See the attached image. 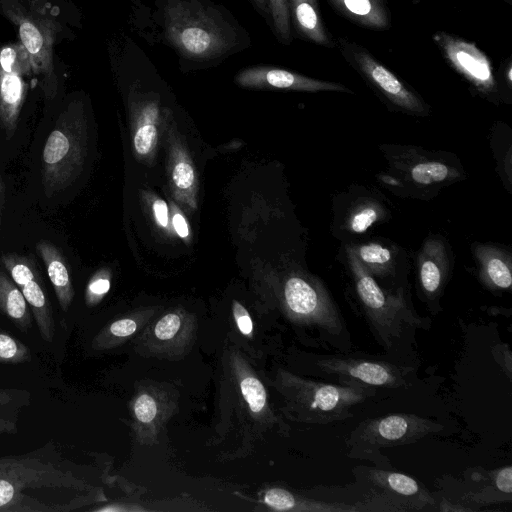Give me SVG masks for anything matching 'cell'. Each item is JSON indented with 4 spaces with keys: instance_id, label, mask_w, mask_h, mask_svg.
<instances>
[{
    "instance_id": "1",
    "label": "cell",
    "mask_w": 512,
    "mask_h": 512,
    "mask_svg": "<svg viewBox=\"0 0 512 512\" xmlns=\"http://www.w3.org/2000/svg\"><path fill=\"white\" fill-rule=\"evenodd\" d=\"M166 39L195 61H209L234 51L236 29L219 11L196 0H168L164 7Z\"/></svg>"
},
{
    "instance_id": "2",
    "label": "cell",
    "mask_w": 512,
    "mask_h": 512,
    "mask_svg": "<svg viewBox=\"0 0 512 512\" xmlns=\"http://www.w3.org/2000/svg\"><path fill=\"white\" fill-rule=\"evenodd\" d=\"M86 136L82 106L71 103L60 114L43 148L42 183L47 196L68 187L81 171Z\"/></svg>"
},
{
    "instance_id": "3",
    "label": "cell",
    "mask_w": 512,
    "mask_h": 512,
    "mask_svg": "<svg viewBox=\"0 0 512 512\" xmlns=\"http://www.w3.org/2000/svg\"><path fill=\"white\" fill-rule=\"evenodd\" d=\"M349 264L357 296L381 345L392 348L407 328L425 327L424 319L415 313L403 295L383 290L351 251Z\"/></svg>"
},
{
    "instance_id": "4",
    "label": "cell",
    "mask_w": 512,
    "mask_h": 512,
    "mask_svg": "<svg viewBox=\"0 0 512 512\" xmlns=\"http://www.w3.org/2000/svg\"><path fill=\"white\" fill-rule=\"evenodd\" d=\"M0 10L16 27L19 42L29 56L33 74L38 77L45 98L53 99L57 93L53 52L55 22L22 0H0Z\"/></svg>"
},
{
    "instance_id": "5",
    "label": "cell",
    "mask_w": 512,
    "mask_h": 512,
    "mask_svg": "<svg viewBox=\"0 0 512 512\" xmlns=\"http://www.w3.org/2000/svg\"><path fill=\"white\" fill-rule=\"evenodd\" d=\"M441 423L407 413L366 419L352 431L347 445L352 458L376 462L380 449L409 444L443 430Z\"/></svg>"
},
{
    "instance_id": "6",
    "label": "cell",
    "mask_w": 512,
    "mask_h": 512,
    "mask_svg": "<svg viewBox=\"0 0 512 512\" xmlns=\"http://www.w3.org/2000/svg\"><path fill=\"white\" fill-rule=\"evenodd\" d=\"M284 300L292 315L320 330L325 340L348 338L337 306L317 281L291 276L284 285Z\"/></svg>"
},
{
    "instance_id": "7",
    "label": "cell",
    "mask_w": 512,
    "mask_h": 512,
    "mask_svg": "<svg viewBox=\"0 0 512 512\" xmlns=\"http://www.w3.org/2000/svg\"><path fill=\"white\" fill-rule=\"evenodd\" d=\"M338 47L350 65L386 100L412 114L426 113L420 97L365 48L343 38L338 39Z\"/></svg>"
},
{
    "instance_id": "8",
    "label": "cell",
    "mask_w": 512,
    "mask_h": 512,
    "mask_svg": "<svg viewBox=\"0 0 512 512\" xmlns=\"http://www.w3.org/2000/svg\"><path fill=\"white\" fill-rule=\"evenodd\" d=\"M31 73L29 56L20 42L0 48V125L7 136L17 128Z\"/></svg>"
},
{
    "instance_id": "9",
    "label": "cell",
    "mask_w": 512,
    "mask_h": 512,
    "mask_svg": "<svg viewBox=\"0 0 512 512\" xmlns=\"http://www.w3.org/2000/svg\"><path fill=\"white\" fill-rule=\"evenodd\" d=\"M317 365L324 374L338 377L344 384L385 388L407 385L409 369L386 361L324 355Z\"/></svg>"
},
{
    "instance_id": "10",
    "label": "cell",
    "mask_w": 512,
    "mask_h": 512,
    "mask_svg": "<svg viewBox=\"0 0 512 512\" xmlns=\"http://www.w3.org/2000/svg\"><path fill=\"white\" fill-rule=\"evenodd\" d=\"M433 39L449 65L476 89L484 94L496 90L490 61L475 44L445 32H438Z\"/></svg>"
},
{
    "instance_id": "11",
    "label": "cell",
    "mask_w": 512,
    "mask_h": 512,
    "mask_svg": "<svg viewBox=\"0 0 512 512\" xmlns=\"http://www.w3.org/2000/svg\"><path fill=\"white\" fill-rule=\"evenodd\" d=\"M366 474L376 495L383 498L392 511L429 510L435 506L429 491L406 474L377 468H368Z\"/></svg>"
},
{
    "instance_id": "12",
    "label": "cell",
    "mask_w": 512,
    "mask_h": 512,
    "mask_svg": "<svg viewBox=\"0 0 512 512\" xmlns=\"http://www.w3.org/2000/svg\"><path fill=\"white\" fill-rule=\"evenodd\" d=\"M234 80L242 87L253 89H283L307 92L341 91L351 93V90L341 84L313 79L271 66L248 67L241 70Z\"/></svg>"
},
{
    "instance_id": "13",
    "label": "cell",
    "mask_w": 512,
    "mask_h": 512,
    "mask_svg": "<svg viewBox=\"0 0 512 512\" xmlns=\"http://www.w3.org/2000/svg\"><path fill=\"white\" fill-rule=\"evenodd\" d=\"M36 250L46 267L60 306L66 311L74 296L66 259L61 251L47 240L37 242Z\"/></svg>"
},
{
    "instance_id": "14",
    "label": "cell",
    "mask_w": 512,
    "mask_h": 512,
    "mask_svg": "<svg viewBox=\"0 0 512 512\" xmlns=\"http://www.w3.org/2000/svg\"><path fill=\"white\" fill-rule=\"evenodd\" d=\"M340 13L359 25L385 29L390 25V13L385 0H328Z\"/></svg>"
},
{
    "instance_id": "15",
    "label": "cell",
    "mask_w": 512,
    "mask_h": 512,
    "mask_svg": "<svg viewBox=\"0 0 512 512\" xmlns=\"http://www.w3.org/2000/svg\"><path fill=\"white\" fill-rule=\"evenodd\" d=\"M288 1L290 18H293L295 27L302 36L319 45L333 46L324 28L317 0Z\"/></svg>"
},
{
    "instance_id": "16",
    "label": "cell",
    "mask_w": 512,
    "mask_h": 512,
    "mask_svg": "<svg viewBox=\"0 0 512 512\" xmlns=\"http://www.w3.org/2000/svg\"><path fill=\"white\" fill-rule=\"evenodd\" d=\"M139 123L133 137V145L140 156L149 155L157 142V127L155 120L158 117V106L155 101L139 103Z\"/></svg>"
},
{
    "instance_id": "17",
    "label": "cell",
    "mask_w": 512,
    "mask_h": 512,
    "mask_svg": "<svg viewBox=\"0 0 512 512\" xmlns=\"http://www.w3.org/2000/svg\"><path fill=\"white\" fill-rule=\"evenodd\" d=\"M21 291L32 309L40 333L46 341H52L53 321L49 302L37 280H32Z\"/></svg>"
},
{
    "instance_id": "18",
    "label": "cell",
    "mask_w": 512,
    "mask_h": 512,
    "mask_svg": "<svg viewBox=\"0 0 512 512\" xmlns=\"http://www.w3.org/2000/svg\"><path fill=\"white\" fill-rule=\"evenodd\" d=\"M351 252L371 274L385 276L392 272V251L379 243H366L352 248Z\"/></svg>"
},
{
    "instance_id": "19",
    "label": "cell",
    "mask_w": 512,
    "mask_h": 512,
    "mask_svg": "<svg viewBox=\"0 0 512 512\" xmlns=\"http://www.w3.org/2000/svg\"><path fill=\"white\" fill-rule=\"evenodd\" d=\"M0 309L21 325L29 322L27 301L13 280L0 270Z\"/></svg>"
},
{
    "instance_id": "20",
    "label": "cell",
    "mask_w": 512,
    "mask_h": 512,
    "mask_svg": "<svg viewBox=\"0 0 512 512\" xmlns=\"http://www.w3.org/2000/svg\"><path fill=\"white\" fill-rule=\"evenodd\" d=\"M171 184L178 197H193L196 187L195 170L189 158L183 152H177L171 163Z\"/></svg>"
},
{
    "instance_id": "21",
    "label": "cell",
    "mask_w": 512,
    "mask_h": 512,
    "mask_svg": "<svg viewBox=\"0 0 512 512\" xmlns=\"http://www.w3.org/2000/svg\"><path fill=\"white\" fill-rule=\"evenodd\" d=\"M445 270L437 255L429 252L422 257L419 266V280L423 291L429 298L439 294L443 281Z\"/></svg>"
},
{
    "instance_id": "22",
    "label": "cell",
    "mask_w": 512,
    "mask_h": 512,
    "mask_svg": "<svg viewBox=\"0 0 512 512\" xmlns=\"http://www.w3.org/2000/svg\"><path fill=\"white\" fill-rule=\"evenodd\" d=\"M486 283L495 289L506 290L512 285L510 265L497 254L486 255L482 264Z\"/></svg>"
},
{
    "instance_id": "23",
    "label": "cell",
    "mask_w": 512,
    "mask_h": 512,
    "mask_svg": "<svg viewBox=\"0 0 512 512\" xmlns=\"http://www.w3.org/2000/svg\"><path fill=\"white\" fill-rule=\"evenodd\" d=\"M1 262L20 289L36 279L34 262L27 257L9 253L2 255Z\"/></svg>"
},
{
    "instance_id": "24",
    "label": "cell",
    "mask_w": 512,
    "mask_h": 512,
    "mask_svg": "<svg viewBox=\"0 0 512 512\" xmlns=\"http://www.w3.org/2000/svg\"><path fill=\"white\" fill-rule=\"evenodd\" d=\"M267 8L278 39L284 44H289L291 42L289 1L267 0Z\"/></svg>"
},
{
    "instance_id": "25",
    "label": "cell",
    "mask_w": 512,
    "mask_h": 512,
    "mask_svg": "<svg viewBox=\"0 0 512 512\" xmlns=\"http://www.w3.org/2000/svg\"><path fill=\"white\" fill-rule=\"evenodd\" d=\"M451 169L438 161H426L413 166L410 171L412 180L420 185H432L447 180Z\"/></svg>"
},
{
    "instance_id": "26",
    "label": "cell",
    "mask_w": 512,
    "mask_h": 512,
    "mask_svg": "<svg viewBox=\"0 0 512 512\" xmlns=\"http://www.w3.org/2000/svg\"><path fill=\"white\" fill-rule=\"evenodd\" d=\"M242 395L252 412H260L266 404V391L263 384L254 377H246L240 383Z\"/></svg>"
},
{
    "instance_id": "27",
    "label": "cell",
    "mask_w": 512,
    "mask_h": 512,
    "mask_svg": "<svg viewBox=\"0 0 512 512\" xmlns=\"http://www.w3.org/2000/svg\"><path fill=\"white\" fill-rule=\"evenodd\" d=\"M380 213L375 205H365L357 208L348 221L350 231L356 234L365 232L379 219Z\"/></svg>"
},
{
    "instance_id": "28",
    "label": "cell",
    "mask_w": 512,
    "mask_h": 512,
    "mask_svg": "<svg viewBox=\"0 0 512 512\" xmlns=\"http://www.w3.org/2000/svg\"><path fill=\"white\" fill-rule=\"evenodd\" d=\"M265 503L275 510H292L299 506L308 510L305 505L298 503L296 497L289 491L281 488L269 489L264 496Z\"/></svg>"
},
{
    "instance_id": "29",
    "label": "cell",
    "mask_w": 512,
    "mask_h": 512,
    "mask_svg": "<svg viewBox=\"0 0 512 512\" xmlns=\"http://www.w3.org/2000/svg\"><path fill=\"white\" fill-rule=\"evenodd\" d=\"M180 325L181 320L177 314H167L156 324L155 335L160 340L171 339L178 332Z\"/></svg>"
},
{
    "instance_id": "30",
    "label": "cell",
    "mask_w": 512,
    "mask_h": 512,
    "mask_svg": "<svg viewBox=\"0 0 512 512\" xmlns=\"http://www.w3.org/2000/svg\"><path fill=\"white\" fill-rule=\"evenodd\" d=\"M135 415L143 423L151 422L157 413L155 400L148 394L138 397L134 405Z\"/></svg>"
},
{
    "instance_id": "31",
    "label": "cell",
    "mask_w": 512,
    "mask_h": 512,
    "mask_svg": "<svg viewBox=\"0 0 512 512\" xmlns=\"http://www.w3.org/2000/svg\"><path fill=\"white\" fill-rule=\"evenodd\" d=\"M23 355V348H20L13 338L0 334V361H17Z\"/></svg>"
},
{
    "instance_id": "32",
    "label": "cell",
    "mask_w": 512,
    "mask_h": 512,
    "mask_svg": "<svg viewBox=\"0 0 512 512\" xmlns=\"http://www.w3.org/2000/svg\"><path fill=\"white\" fill-rule=\"evenodd\" d=\"M492 481L497 490L511 498L512 494V468L511 466L502 467L491 473Z\"/></svg>"
},
{
    "instance_id": "33",
    "label": "cell",
    "mask_w": 512,
    "mask_h": 512,
    "mask_svg": "<svg viewBox=\"0 0 512 512\" xmlns=\"http://www.w3.org/2000/svg\"><path fill=\"white\" fill-rule=\"evenodd\" d=\"M110 289V281L103 272L95 275L88 284L87 298L89 300L101 297Z\"/></svg>"
},
{
    "instance_id": "34",
    "label": "cell",
    "mask_w": 512,
    "mask_h": 512,
    "mask_svg": "<svg viewBox=\"0 0 512 512\" xmlns=\"http://www.w3.org/2000/svg\"><path fill=\"white\" fill-rule=\"evenodd\" d=\"M233 314L241 333L250 335L253 330L252 320L247 310L238 301L233 302Z\"/></svg>"
},
{
    "instance_id": "35",
    "label": "cell",
    "mask_w": 512,
    "mask_h": 512,
    "mask_svg": "<svg viewBox=\"0 0 512 512\" xmlns=\"http://www.w3.org/2000/svg\"><path fill=\"white\" fill-rule=\"evenodd\" d=\"M492 354L494 356L495 361L499 363V365L504 369L507 374L509 380H511L512 375V359L511 353L508 345H496L492 349Z\"/></svg>"
},
{
    "instance_id": "36",
    "label": "cell",
    "mask_w": 512,
    "mask_h": 512,
    "mask_svg": "<svg viewBox=\"0 0 512 512\" xmlns=\"http://www.w3.org/2000/svg\"><path fill=\"white\" fill-rule=\"evenodd\" d=\"M136 328L137 326L135 321L131 319H122L112 323L110 331L115 336L125 337L134 333Z\"/></svg>"
},
{
    "instance_id": "37",
    "label": "cell",
    "mask_w": 512,
    "mask_h": 512,
    "mask_svg": "<svg viewBox=\"0 0 512 512\" xmlns=\"http://www.w3.org/2000/svg\"><path fill=\"white\" fill-rule=\"evenodd\" d=\"M153 213L159 226L166 228L169 222L168 207L165 201L155 200L153 203Z\"/></svg>"
},
{
    "instance_id": "38",
    "label": "cell",
    "mask_w": 512,
    "mask_h": 512,
    "mask_svg": "<svg viewBox=\"0 0 512 512\" xmlns=\"http://www.w3.org/2000/svg\"><path fill=\"white\" fill-rule=\"evenodd\" d=\"M172 224H173L174 230L181 238H187L189 236V234H190L189 226L186 222V219L184 218V216L181 213H179V212L174 213V215L172 217Z\"/></svg>"
},
{
    "instance_id": "39",
    "label": "cell",
    "mask_w": 512,
    "mask_h": 512,
    "mask_svg": "<svg viewBox=\"0 0 512 512\" xmlns=\"http://www.w3.org/2000/svg\"><path fill=\"white\" fill-rule=\"evenodd\" d=\"M14 496V487L13 485L6 481L0 479V506H4L9 503Z\"/></svg>"
},
{
    "instance_id": "40",
    "label": "cell",
    "mask_w": 512,
    "mask_h": 512,
    "mask_svg": "<svg viewBox=\"0 0 512 512\" xmlns=\"http://www.w3.org/2000/svg\"><path fill=\"white\" fill-rule=\"evenodd\" d=\"M440 510L442 511H471L474 510L473 508L469 507H462V506H456V504H452L451 502L447 500H443L440 504Z\"/></svg>"
},
{
    "instance_id": "41",
    "label": "cell",
    "mask_w": 512,
    "mask_h": 512,
    "mask_svg": "<svg viewBox=\"0 0 512 512\" xmlns=\"http://www.w3.org/2000/svg\"><path fill=\"white\" fill-rule=\"evenodd\" d=\"M255 5L265 14H268L267 0H253Z\"/></svg>"
}]
</instances>
